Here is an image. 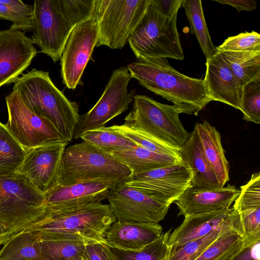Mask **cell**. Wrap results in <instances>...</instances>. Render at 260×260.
<instances>
[{
	"label": "cell",
	"mask_w": 260,
	"mask_h": 260,
	"mask_svg": "<svg viewBox=\"0 0 260 260\" xmlns=\"http://www.w3.org/2000/svg\"><path fill=\"white\" fill-rule=\"evenodd\" d=\"M194 128L204 154L214 172L220 186L224 187L230 179L229 162L225 157L219 133L206 120L197 123Z\"/></svg>",
	"instance_id": "23"
},
{
	"label": "cell",
	"mask_w": 260,
	"mask_h": 260,
	"mask_svg": "<svg viewBox=\"0 0 260 260\" xmlns=\"http://www.w3.org/2000/svg\"><path fill=\"white\" fill-rule=\"evenodd\" d=\"M14 83L13 90L18 93L25 106L49 121L66 141L71 142L80 115L78 105L56 87L49 72L32 69Z\"/></svg>",
	"instance_id": "3"
},
{
	"label": "cell",
	"mask_w": 260,
	"mask_h": 260,
	"mask_svg": "<svg viewBox=\"0 0 260 260\" xmlns=\"http://www.w3.org/2000/svg\"><path fill=\"white\" fill-rule=\"evenodd\" d=\"M83 256L86 260H118L110 246L105 242L86 244Z\"/></svg>",
	"instance_id": "40"
},
{
	"label": "cell",
	"mask_w": 260,
	"mask_h": 260,
	"mask_svg": "<svg viewBox=\"0 0 260 260\" xmlns=\"http://www.w3.org/2000/svg\"><path fill=\"white\" fill-rule=\"evenodd\" d=\"M117 184L94 181L58 185L44 195L48 209L54 213L101 203L108 199L110 189Z\"/></svg>",
	"instance_id": "17"
},
{
	"label": "cell",
	"mask_w": 260,
	"mask_h": 260,
	"mask_svg": "<svg viewBox=\"0 0 260 260\" xmlns=\"http://www.w3.org/2000/svg\"><path fill=\"white\" fill-rule=\"evenodd\" d=\"M95 0H36L31 40L54 62L60 60L73 29L91 18Z\"/></svg>",
	"instance_id": "2"
},
{
	"label": "cell",
	"mask_w": 260,
	"mask_h": 260,
	"mask_svg": "<svg viewBox=\"0 0 260 260\" xmlns=\"http://www.w3.org/2000/svg\"><path fill=\"white\" fill-rule=\"evenodd\" d=\"M151 0H95L93 15L99 29L95 47L121 49L128 42Z\"/></svg>",
	"instance_id": "9"
},
{
	"label": "cell",
	"mask_w": 260,
	"mask_h": 260,
	"mask_svg": "<svg viewBox=\"0 0 260 260\" xmlns=\"http://www.w3.org/2000/svg\"><path fill=\"white\" fill-rule=\"evenodd\" d=\"M236 229L242 230L240 216L232 209L229 218L219 227L172 251L169 260H194L218 238Z\"/></svg>",
	"instance_id": "25"
},
{
	"label": "cell",
	"mask_w": 260,
	"mask_h": 260,
	"mask_svg": "<svg viewBox=\"0 0 260 260\" xmlns=\"http://www.w3.org/2000/svg\"><path fill=\"white\" fill-rule=\"evenodd\" d=\"M159 223L116 221L107 231L105 243L119 249L138 251L157 239L162 233Z\"/></svg>",
	"instance_id": "20"
},
{
	"label": "cell",
	"mask_w": 260,
	"mask_h": 260,
	"mask_svg": "<svg viewBox=\"0 0 260 260\" xmlns=\"http://www.w3.org/2000/svg\"><path fill=\"white\" fill-rule=\"evenodd\" d=\"M132 78L171 102L180 112L197 115L211 100L204 79L192 78L174 69L166 58L138 60L127 66Z\"/></svg>",
	"instance_id": "1"
},
{
	"label": "cell",
	"mask_w": 260,
	"mask_h": 260,
	"mask_svg": "<svg viewBox=\"0 0 260 260\" xmlns=\"http://www.w3.org/2000/svg\"><path fill=\"white\" fill-rule=\"evenodd\" d=\"M182 6L188 21L190 32L196 37L206 59L216 51L209 33L201 0H183Z\"/></svg>",
	"instance_id": "28"
},
{
	"label": "cell",
	"mask_w": 260,
	"mask_h": 260,
	"mask_svg": "<svg viewBox=\"0 0 260 260\" xmlns=\"http://www.w3.org/2000/svg\"><path fill=\"white\" fill-rule=\"evenodd\" d=\"M133 102L123 124L180 151L189 135L180 121V111L145 95H134Z\"/></svg>",
	"instance_id": "7"
},
{
	"label": "cell",
	"mask_w": 260,
	"mask_h": 260,
	"mask_svg": "<svg viewBox=\"0 0 260 260\" xmlns=\"http://www.w3.org/2000/svg\"><path fill=\"white\" fill-rule=\"evenodd\" d=\"M243 240L260 238V208L239 213Z\"/></svg>",
	"instance_id": "39"
},
{
	"label": "cell",
	"mask_w": 260,
	"mask_h": 260,
	"mask_svg": "<svg viewBox=\"0 0 260 260\" xmlns=\"http://www.w3.org/2000/svg\"><path fill=\"white\" fill-rule=\"evenodd\" d=\"M222 5H228L235 8L238 12L243 10L252 11L257 8V2L254 0H214Z\"/></svg>",
	"instance_id": "43"
},
{
	"label": "cell",
	"mask_w": 260,
	"mask_h": 260,
	"mask_svg": "<svg viewBox=\"0 0 260 260\" xmlns=\"http://www.w3.org/2000/svg\"><path fill=\"white\" fill-rule=\"evenodd\" d=\"M116 221L110 205L101 203L51 213L50 218L32 229L43 240L105 243V234Z\"/></svg>",
	"instance_id": "5"
},
{
	"label": "cell",
	"mask_w": 260,
	"mask_h": 260,
	"mask_svg": "<svg viewBox=\"0 0 260 260\" xmlns=\"http://www.w3.org/2000/svg\"><path fill=\"white\" fill-rule=\"evenodd\" d=\"M179 152L182 162L192 173L191 185L200 188L221 187L214 172L204 154L194 128L189 133Z\"/></svg>",
	"instance_id": "22"
},
{
	"label": "cell",
	"mask_w": 260,
	"mask_h": 260,
	"mask_svg": "<svg viewBox=\"0 0 260 260\" xmlns=\"http://www.w3.org/2000/svg\"><path fill=\"white\" fill-rule=\"evenodd\" d=\"M37 53L32 40L20 30H0V87L14 83Z\"/></svg>",
	"instance_id": "16"
},
{
	"label": "cell",
	"mask_w": 260,
	"mask_h": 260,
	"mask_svg": "<svg viewBox=\"0 0 260 260\" xmlns=\"http://www.w3.org/2000/svg\"><path fill=\"white\" fill-rule=\"evenodd\" d=\"M99 40V29L94 16L77 24L72 30L60 58L62 84L75 89L80 82Z\"/></svg>",
	"instance_id": "12"
},
{
	"label": "cell",
	"mask_w": 260,
	"mask_h": 260,
	"mask_svg": "<svg viewBox=\"0 0 260 260\" xmlns=\"http://www.w3.org/2000/svg\"><path fill=\"white\" fill-rule=\"evenodd\" d=\"M204 82L211 101L220 102L240 110L243 86L217 51L206 59Z\"/></svg>",
	"instance_id": "18"
},
{
	"label": "cell",
	"mask_w": 260,
	"mask_h": 260,
	"mask_svg": "<svg viewBox=\"0 0 260 260\" xmlns=\"http://www.w3.org/2000/svg\"><path fill=\"white\" fill-rule=\"evenodd\" d=\"M69 143L66 141L26 150L18 172L45 194L58 185L62 154Z\"/></svg>",
	"instance_id": "15"
},
{
	"label": "cell",
	"mask_w": 260,
	"mask_h": 260,
	"mask_svg": "<svg viewBox=\"0 0 260 260\" xmlns=\"http://www.w3.org/2000/svg\"><path fill=\"white\" fill-rule=\"evenodd\" d=\"M233 209L238 213L260 208V172L253 173L249 181L242 186L234 202Z\"/></svg>",
	"instance_id": "37"
},
{
	"label": "cell",
	"mask_w": 260,
	"mask_h": 260,
	"mask_svg": "<svg viewBox=\"0 0 260 260\" xmlns=\"http://www.w3.org/2000/svg\"><path fill=\"white\" fill-rule=\"evenodd\" d=\"M177 16L167 17L151 0L140 22L128 40L138 60L184 58L177 27Z\"/></svg>",
	"instance_id": "8"
},
{
	"label": "cell",
	"mask_w": 260,
	"mask_h": 260,
	"mask_svg": "<svg viewBox=\"0 0 260 260\" xmlns=\"http://www.w3.org/2000/svg\"><path fill=\"white\" fill-rule=\"evenodd\" d=\"M156 8L167 17L177 16L183 0H152Z\"/></svg>",
	"instance_id": "42"
},
{
	"label": "cell",
	"mask_w": 260,
	"mask_h": 260,
	"mask_svg": "<svg viewBox=\"0 0 260 260\" xmlns=\"http://www.w3.org/2000/svg\"><path fill=\"white\" fill-rule=\"evenodd\" d=\"M172 231L170 229L162 233L157 239L138 251L110 247L118 260H169L171 251L168 240Z\"/></svg>",
	"instance_id": "31"
},
{
	"label": "cell",
	"mask_w": 260,
	"mask_h": 260,
	"mask_svg": "<svg viewBox=\"0 0 260 260\" xmlns=\"http://www.w3.org/2000/svg\"><path fill=\"white\" fill-rule=\"evenodd\" d=\"M240 189L228 184L218 188H197L190 185L175 200L178 216L184 217L230 207L239 196Z\"/></svg>",
	"instance_id": "19"
},
{
	"label": "cell",
	"mask_w": 260,
	"mask_h": 260,
	"mask_svg": "<svg viewBox=\"0 0 260 260\" xmlns=\"http://www.w3.org/2000/svg\"><path fill=\"white\" fill-rule=\"evenodd\" d=\"M71 260H86V259L83 255H81L74 257Z\"/></svg>",
	"instance_id": "45"
},
{
	"label": "cell",
	"mask_w": 260,
	"mask_h": 260,
	"mask_svg": "<svg viewBox=\"0 0 260 260\" xmlns=\"http://www.w3.org/2000/svg\"><path fill=\"white\" fill-rule=\"evenodd\" d=\"M110 154L128 168L132 175L182 162L179 158L154 153L138 145L134 148L115 151Z\"/></svg>",
	"instance_id": "24"
},
{
	"label": "cell",
	"mask_w": 260,
	"mask_h": 260,
	"mask_svg": "<svg viewBox=\"0 0 260 260\" xmlns=\"http://www.w3.org/2000/svg\"><path fill=\"white\" fill-rule=\"evenodd\" d=\"M115 131L133 141L136 144L153 153L180 159L179 150L171 148L149 136L123 124L111 126Z\"/></svg>",
	"instance_id": "35"
},
{
	"label": "cell",
	"mask_w": 260,
	"mask_h": 260,
	"mask_svg": "<svg viewBox=\"0 0 260 260\" xmlns=\"http://www.w3.org/2000/svg\"><path fill=\"white\" fill-rule=\"evenodd\" d=\"M228 260H260V238L243 240L242 247Z\"/></svg>",
	"instance_id": "41"
},
{
	"label": "cell",
	"mask_w": 260,
	"mask_h": 260,
	"mask_svg": "<svg viewBox=\"0 0 260 260\" xmlns=\"http://www.w3.org/2000/svg\"><path fill=\"white\" fill-rule=\"evenodd\" d=\"M0 18L11 21L13 30L31 31L33 6L21 0H0Z\"/></svg>",
	"instance_id": "33"
},
{
	"label": "cell",
	"mask_w": 260,
	"mask_h": 260,
	"mask_svg": "<svg viewBox=\"0 0 260 260\" xmlns=\"http://www.w3.org/2000/svg\"><path fill=\"white\" fill-rule=\"evenodd\" d=\"M232 210L226 207L216 211L185 217L182 223L170 234L168 244L171 252L219 227L229 218Z\"/></svg>",
	"instance_id": "21"
},
{
	"label": "cell",
	"mask_w": 260,
	"mask_h": 260,
	"mask_svg": "<svg viewBox=\"0 0 260 260\" xmlns=\"http://www.w3.org/2000/svg\"><path fill=\"white\" fill-rule=\"evenodd\" d=\"M26 150L0 121V177L18 172Z\"/></svg>",
	"instance_id": "29"
},
{
	"label": "cell",
	"mask_w": 260,
	"mask_h": 260,
	"mask_svg": "<svg viewBox=\"0 0 260 260\" xmlns=\"http://www.w3.org/2000/svg\"><path fill=\"white\" fill-rule=\"evenodd\" d=\"M51 216L45 195L23 175L0 177V225L11 235L34 229Z\"/></svg>",
	"instance_id": "4"
},
{
	"label": "cell",
	"mask_w": 260,
	"mask_h": 260,
	"mask_svg": "<svg viewBox=\"0 0 260 260\" xmlns=\"http://www.w3.org/2000/svg\"><path fill=\"white\" fill-rule=\"evenodd\" d=\"M240 108L243 119L256 124L260 123V78L243 86Z\"/></svg>",
	"instance_id": "36"
},
{
	"label": "cell",
	"mask_w": 260,
	"mask_h": 260,
	"mask_svg": "<svg viewBox=\"0 0 260 260\" xmlns=\"http://www.w3.org/2000/svg\"><path fill=\"white\" fill-rule=\"evenodd\" d=\"M132 172L111 154L85 141L66 147L63 151L58 185L87 181H126Z\"/></svg>",
	"instance_id": "6"
},
{
	"label": "cell",
	"mask_w": 260,
	"mask_h": 260,
	"mask_svg": "<svg viewBox=\"0 0 260 260\" xmlns=\"http://www.w3.org/2000/svg\"><path fill=\"white\" fill-rule=\"evenodd\" d=\"M80 138L109 153L134 148L138 145L111 126L86 132Z\"/></svg>",
	"instance_id": "30"
},
{
	"label": "cell",
	"mask_w": 260,
	"mask_h": 260,
	"mask_svg": "<svg viewBox=\"0 0 260 260\" xmlns=\"http://www.w3.org/2000/svg\"><path fill=\"white\" fill-rule=\"evenodd\" d=\"M216 49L218 51H260V35L252 31L229 37Z\"/></svg>",
	"instance_id": "38"
},
{
	"label": "cell",
	"mask_w": 260,
	"mask_h": 260,
	"mask_svg": "<svg viewBox=\"0 0 260 260\" xmlns=\"http://www.w3.org/2000/svg\"><path fill=\"white\" fill-rule=\"evenodd\" d=\"M87 243L81 240H40L42 253L46 260H71L83 255Z\"/></svg>",
	"instance_id": "34"
},
{
	"label": "cell",
	"mask_w": 260,
	"mask_h": 260,
	"mask_svg": "<svg viewBox=\"0 0 260 260\" xmlns=\"http://www.w3.org/2000/svg\"><path fill=\"white\" fill-rule=\"evenodd\" d=\"M11 236L0 225V245L4 244Z\"/></svg>",
	"instance_id": "44"
},
{
	"label": "cell",
	"mask_w": 260,
	"mask_h": 260,
	"mask_svg": "<svg viewBox=\"0 0 260 260\" xmlns=\"http://www.w3.org/2000/svg\"><path fill=\"white\" fill-rule=\"evenodd\" d=\"M38 233L29 229L12 235L0 250V260H46Z\"/></svg>",
	"instance_id": "26"
},
{
	"label": "cell",
	"mask_w": 260,
	"mask_h": 260,
	"mask_svg": "<svg viewBox=\"0 0 260 260\" xmlns=\"http://www.w3.org/2000/svg\"><path fill=\"white\" fill-rule=\"evenodd\" d=\"M6 102L8 120L5 126L25 150L66 141L49 121L30 110L16 91L6 96Z\"/></svg>",
	"instance_id": "11"
},
{
	"label": "cell",
	"mask_w": 260,
	"mask_h": 260,
	"mask_svg": "<svg viewBox=\"0 0 260 260\" xmlns=\"http://www.w3.org/2000/svg\"><path fill=\"white\" fill-rule=\"evenodd\" d=\"M217 51L228 64L242 86L260 78V51Z\"/></svg>",
	"instance_id": "27"
},
{
	"label": "cell",
	"mask_w": 260,
	"mask_h": 260,
	"mask_svg": "<svg viewBox=\"0 0 260 260\" xmlns=\"http://www.w3.org/2000/svg\"><path fill=\"white\" fill-rule=\"evenodd\" d=\"M243 244L242 230L234 229L214 242L194 260H228Z\"/></svg>",
	"instance_id": "32"
},
{
	"label": "cell",
	"mask_w": 260,
	"mask_h": 260,
	"mask_svg": "<svg viewBox=\"0 0 260 260\" xmlns=\"http://www.w3.org/2000/svg\"><path fill=\"white\" fill-rule=\"evenodd\" d=\"M132 78L125 67L113 71L99 101L88 112L80 115L75 139L80 138L86 132L105 126L108 121L127 110L135 93L134 90L129 92L127 90Z\"/></svg>",
	"instance_id": "10"
},
{
	"label": "cell",
	"mask_w": 260,
	"mask_h": 260,
	"mask_svg": "<svg viewBox=\"0 0 260 260\" xmlns=\"http://www.w3.org/2000/svg\"><path fill=\"white\" fill-rule=\"evenodd\" d=\"M107 199L117 220L120 222L158 223L165 218L170 207L125 182L113 186Z\"/></svg>",
	"instance_id": "14"
},
{
	"label": "cell",
	"mask_w": 260,
	"mask_h": 260,
	"mask_svg": "<svg viewBox=\"0 0 260 260\" xmlns=\"http://www.w3.org/2000/svg\"><path fill=\"white\" fill-rule=\"evenodd\" d=\"M192 174L182 162L132 175L125 183L170 206L191 185Z\"/></svg>",
	"instance_id": "13"
}]
</instances>
